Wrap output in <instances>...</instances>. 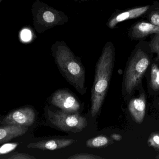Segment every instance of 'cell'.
I'll return each mask as SVG.
<instances>
[{
  "mask_svg": "<svg viewBox=\"0 0 159 159\" xmlns=\"http://www.w3.org/2000/svg\"><path fill=\"white\" fill-rule=\"evenodd\" d=\"M115 49L113 43H106L96 66L91 94V114L94 117L103 105L114 68Z\"/></svg>",
  "mask_w": 159,
  "mask_h": 159,
  "instance_id": "1",
  "label": "cell"
},
{
  "mask_svg": "<svg viewBox=\"0 0 159 159\" xmlns=\"http://www.w3.org/2000/svg\"><path fill=\"white\" fill-rule=\"evenodd\" d=\"M56 64L66 80L75 89L84 94L85 93L84 67L64 42H57L52 47Z\"/></svg>",
  "mask_w": 159,
  "mask_h": 159,
  "instance_id": "2",
  "label": "cell"
},
{
  "mask_svg": "<svg viewBox=\"0 0 159 159\" xmlns=\"http://www.w3.org/2000/svg\"><path fill=\"white\" fill-rule=\"evenodd\" d=\"M153 53L149 42L139 41L132 52L125 70L124 87L128 94L133 93L141 81L151 62V54Z\"/></svg>",
  "mask_w": 159,
  "mask_h": 159,
  "instance_id": "3",
  "label": "cell"
},
{
  "mask_svg": "<svg viewBox=\"0 0 159 159\" xmlns=\"http://www.w3.org/2000/svg\"><path fill=\"white\" fill-rule=\"evenodd\" d=\"M33 25L39 33L54 27L63 25L68 21L63 12L57 11L45 3L37 0L32 9Z\"/></svg>",
  "mask_w": 159,
  "mask_h": 159,
  "instance_id": "4",
  "label": "cell"
},
{
  "mask_svg": "<svg viewBox=\"0 0 159 159\" xmlns=\"http://www.w3.org/2000/svg\"><path fill=\"white\" fill-rule=\"evenodd\" d=\"M49 120L54 125L66 132L78 133L82 131L87 125L86 118L79 112L68 113L63 111H48Z\"/></svg>",
  "mask_w": 159,
  "mask_h": 159,
  "instance_id": "5",
  "label": "cell"
},
{
  "mask_svg": "<svg viewBox=\"0 0 159 159\" xmlns=\"http://www.w3.org/2000/svg\"><path fill=\"white\" fill-rule=\"evenodd\" d=\"M151 4L137 6L125 10H117L112 14L107 22V26L110 29L117 28L118 25L127 21L145 17L149 11Z\"/></svg>",
  "mask_w": 159,
  "mask_h": 159,
  "instance_id": "6",
  "label": "cell"
},
{
  "mask_svg": "<svg viewBox=\"0 0 159 159\" xmlns=\"http://www.w3.org/2000/svg\"><path fill=\"white\" fill-rule=\"evenodd\" d=\"M52 103L68 113L78 112L80 108V102L76 97L66 89L56 91L52 96Z\"/></svg>",
  "mask_w": 159,
  "mask_h": 159,
  "instance_id": "7",
  "label": "cell"
},
{
  "mask_svg": "<svg viewBox=\"0 0 159 159\" xmlns=\"http://www.w3.org/2000/svg\"><path fill=\"white\" fill-rule=\"evenodd\" d=\"M35 111L31 108H21L7 114L2 120L1 124L31 126L35 122Z\"/></svg>",
  "mask_w": 159,
  "mask_h": 159,
  "instance_id": "8",
  "label": "cell"
},
{
  "mask_svg": "<svg viewBox=\"0 0 159 159\" xmlns=\"http://www.w3.org/2000/svg\"><path fill=\"white\" fill-rule=\"evenodd\" d=\"M159 34V26L146 20H140L132 25L128 30V36L132 41L145 40L148 37Z\"/></svg>",
  "mask_w": 159,
  "mask_h": 159,
  "instance_id": "9",
  "label": "cell"
},
{
  "mask_svg": "<svg viewBox=\"0 0 159 159\" xmlns=\"http://www.w3.org/2000/svg\"><path fill=\"white\" fill-rule=\"evenodd\" d=\"M76 141L77 140L73 139H53L38 141L35 143H30L28 145L27 148L39 149L43 150H54L66 148Z\"/></svg>",
  "mask_w": 159,
  "mask_h": 159,
  "instance_id": "10",
  "label": "cell"
},
{
  "mask_svg": "<svg viewBox=\"0 0 159 159\" xmlns=\"http://www.w3.org/2000/svg\"><path fill=\"white\" fill-rule=\"evenodd\" d=\"M146 97L144 93L138 98H133L129 102L128 109L136 122L141 124L144 120L146 112Z\"/></svg>",
  "mask_w": 159,
  "mask_h": 159,
  "instance_id": "11",
  "label": "cell"
},
{
  "mask_svg": "<svg viewBox=\"0 0 159 159\" xmlns=\"http://www.w3.org/2000/svg\"><path fill=\"white\" fill-rule=\"evenodd\" d=\"M28 130V126L16 125H5L0 127V143L8 142L25 134Z\"/></svg>",
  "mask_w": 159,
  "mask_h": 159,
  "instance_id": "12",
  "label": "cell"
},
{
  "mask_svg": "<svg viewBox=\"0 0 159 159\" xmlns=\"http://www.w3.org/2000/svg\"><path fill=\"white\" fill-rule=\"evenodd\" d=\"M144 18L149 23L159 26V2L154 1Z\"/></svg>",
  "mask_w": 159,
  "mask_h": 159,
  "instance_id": "13",
  "label": "cell"
},
{
  "mask_svg": "<svg viewBox=\"0 0 159 159\" xmlns=\"http://www.w3.org/2000/svg\"><path fill=\"white\" fill-rule=\"evenodd\" d=\"M110 142V140L106 136L99 135L88 139L86 142V147L93 148H99L106 147Z\"/></svg>",
  "mask_w": 159,
  "mask_h": 159,
  "instance_id": "14",
  "label": "cell"
},
{
  "mask_svg": "<svg viewBox=\"0 0 159 159\" xmlns=\"http://www.w3.org/2000/svg\"><path fill=\"white\" fill-rule=\"evenodd\" d=\"M151 86L154 91L159 90V67L158 64H152L151 70Z\"/></svg>",
  "mask_w": 159,
  "mask_h": 159,
  "instance_id": "15",
  "label": "cell"
},
{
  "mask_svg": "<svg viewBox=\"0 0 159 159\" xmlns=\"http://www.w3.org/2000/svg\"><path fill=\"white\" fill-rule=\"evenodd\" d=\"M149 42L152 52L157 54V58L159 60V34L152 35Z\"/></svg>",
  "mask_w": 159,
  "mask_h": 159,
  "instance_id": "16",
  "label": "cell"
},
{
  "mask_svg": "<svg viewBox=\"0 0 159 159\" xmlns=\"http://www.w3.org/2000/svg\"><path fill=\"white\" fill-rule=\"evenodd\" d=\"M18 144L17 143H7L2 145L0 148V153L1 155L7 154L15 149Z\"/></svg>",
  "mask_w": 159,
  "mask_h": 159,
  "instance_id": "17",
  "label": "cell"
},
{
  "mask_svg": "<svg viewBox=\"0 0 159 159\" xmlns=\"http://www.w3.org/2000/svg\"><path fill=\"white\" fill-rule=\"evenodd\" d=\"M68 159H102L99 156L89 153H79L70 156Z\"/></svg>",
  "mask_w": 159,
  "mask_h": 159,
  "instance_id": "18",
  "label": "cell"
},
{
  "mask_svg": "<svg viewBox=\"0 0 159 159\" xmlns=\"http://www.w3.org/2000/svg\"><path fill=\"white\" fill-rule=\"evenodd\" d=\"M8 158L10 159H36L34 156L24 153H14Z\"/></svg>",
  "mask_w": 159,
  "mask_h": 159,
  "instance_id": "19",
  "label": "cell"
},
{
  "mask_svg": "<svg viewBox=\"0 0 159 159\" xmlns=\"http://www.w3.org/2000/svg\"><path fill=\"white\" fill-rule=\"evenodd\" d=\"M32 34L31 31L27 29L22 30L21 33V38L22 40L25 42H27L31 39Z\"/></svg>",
  "mask_w": 159,
  "mask_h": 159,
  "instance_id": "20",
  "label": "cell"
},
{
  "mask_svg": "<svg viewBox=\"0 0 159 159\" xmlns=\"http://www.w3.org/2000/svg\"><path fill=\"white\" fill-rule=\"evenodd\" d=\"M149 141L151 146L155 148H159V134H153L150 138Z\"/></svg>",
  "mask_w": 159,
  "mask_h": 159,
  "instance_id": "21",
  "label": "cell"
},
{
  "mask_svg": "<svg viewBox=\"0 0 159 159\" xmlns=\"http://www.w3.org/2000/svg\"><path fill=\"white\" fill-rule=\"evenodd\" d=\"M111 138L113 140H116V141H120L122 138L121 136L116 134H112L111 136Z\"/></svg>",
  "mask_w": 159,
  "mask_h": 159,
  "instance_id": "22",
  "label": "cell"
},
{
  "mask_svg": "<svg viewBox=\"0 0 159 159\" xmlns=\"http://www.w3.org/2000/svg\"><path fill=\"white\" fill-rule=\"evenodd\" d=\"M76 1H88V0H76Z\"/></svg>",
  "mask_w": 159,
  "mask_h": 159,
  "instance_id": "23",
  "label": "cell"
},
{
  "mask_svg": "<svg viewBox=\"0 0 159 159\" xmlns=\"http://www.w3.org/2000/svg\"><path fill=\"white\" fill-rule=\"evenodd\" d=\"M2 0H0V2H2Z\"/></svg>",
  "mask_w": 159,
  "mask_h": 159,
  "instance_id": "24",
  "label": "cell"
}]
</instances>
